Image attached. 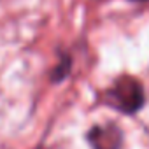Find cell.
Returning a JSON list of instances; mask_svg holds the SVG:
<instances>
[{"mask_svg": "<svg viewBox=\"0 0 149 149\" xmlns=\"http://www.w3.org/2000/svg\"><path fill=\"white\" fill-rule=\"evenodd\" d=\"M70 67H72V60H70L68 56H61L60 63H58V65H56V68L53 70V76H51V79H53L54 83H60V81H63V79L68 76Z\"/></svg>", "mask_w": 149, "mask_h": 149, "instance_id": "cell-3", "label": "cell"}, {"mask_svg": "<svg viewBox=\"0 0 149 149\" xmlns=\"http://www.w3.org/2000/svg\"><path fill=\"white\" fill-rule=\"evenodd\" d=\"M133 2H147V0H133Z\"/></svg>", "mask_w": 149, "mask_h": 149, "instance_id": "cell-4", "label": "cell"}, {"mask_svg": "<svg viewBox=\"0 0 149 149\" xmlns=\"http://www.w3.org/2000/svg\"><path fill=\"white\" fill-rule=\"evenodd\" d=\"M88 142L91 149H121L123 132L118 125H95L88 132Z\"/></svg>", "mask_w": 149, "mask_h": 149, "instance_id": "cell-2", "label": "cell"}, {"mask_svg": "<svg viewBox=\"0 0 149 149\" xmlns=\"http://www.w3.org/2000/svg\"><path fill=\"white\" fill-rule=\"evenodd\" d=\"M104 102L123 114H135L146 102L144 86L132 76H121L105 91Z\"/></svg>", "mask_w": 149, "mask_h": 149, "instance_id": "cell-1", "label": "cell"}]
</instances>
